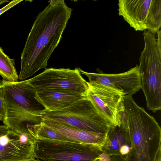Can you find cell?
<instances>
[{
  "label": "cell",
  "mask_w": 161,
  "mask_h": 161,
  "mask_svg": "<svg viewBox=\"0 0 161 161\" xmlns=\"http://www.w3.org/2000/svg\"><path fill=\"white\" fill-rule=\"evenodd\" d=\"M81 74L88 78L89 82H95L115 89L125 96H132L141 88L138 66L124 72L114 74L105 73L97 69L98 73L85 71L78 68Z\"/></svg>",
  "instance_id": "10"
},
{
  "label": "cell",
  "mask_w": 161,
  "mask_h": 161,
  "mask_svg": "<svg viewBox=\"0 0 161 161\" xmlns=\"http://www.w3.org/2000/svg\"><path fill=\"white\" fill-rule=\"evenodd\" d=\"M52 7H54L60 5H64L65 3L64 0H50L48 1Z\"/></svg>",
  "instance_id": "20"
},
{
  "label": "cell",
  "mask_w": 161,
  "mask_h": 161,
  "mask_svg": "<svg viewBox=\"0 0 161 161\" xmlns=\"http://www.w3.org/2000/svg\"><path fill=\"white\" fill-rule=\"evenodd\" d=\"M31 134L32 137L36 140L39 139H46L73 142L59 132L47 126L43 121L32 126Z\"/></svg>",
  "instance_id": "15"
},
{
  "label": "cell",
  "mask_w": 161,
  "mask_h": 161,
  "mask_svg": "<svg viewBox=\"0 0 161 161\" xmlns=\"http://www.w3.org/2000/svg\"><path fill=\"white\" fill-rule=\"evenodd\" d=\"M2 80L0 79V84ZM6 113L5 106L2 91L0 88V121L3 120Z\"/></svg>",
  "instance_id": "18"
},
{
  "label": "cell",
  "mask_w": 161,
  "mask_h": 161,
  "mask_svg": "<svg viewBox=\"0 0 161 161\" xmlns=\"http://www.w3.org/2000/svg\"><path fill=\"white\" fill-rule=\"evenodd\" d=\"M36 158L43 161H95L103 153L101 147L77 142L37 139Z\"/></svg>",
  "instance_id": "6"
},
{
  "label": "cell",
  "mask_w": 161,
  "mask_h": 161,
  "mask_svg": "<svg viewBox=\"0 0 161 161\" xmlns=\"http://www.w3.org/2000/svg\"><path fill=\"white\" fill-rule=\"evenodd\" d=\"M23 1L22 0H14L11 1L8 4L0 9V15Z\"/></svg>",
  "instance_id": "19"
},
{
  "label": "cell",
  "mask_w": 161,
  "mask_h": 161,
  "mask_svg": "<svg viewBox=\"0 0 161 161\" xmlns=\"http://www.w3.org/2000/svg\"><path fill=\"white\" fill-rule=\"evenodd\" d=\"M36 92L71 91L87 94L88 86L78 68H49L26 80Z\"/></svg>",
  "instance_id": "8"
},
{
  "label": "cell",
  "mask_w": 161,
  "mask_h": 161,
  "mask_svg": "<svg viewBox=\"0 0 161 161\" xmlns=\"http://www.w3.org/2000/svg\"><path fill=\"white\" fill-rule=\"evenodd\" d=\"M125 145L131 147L128 129L120 122L112 125L108 133L106 142L102 147L103 152L109 155H119L120 148Z\"/></svg>",
  "instance_id": "14"
},
{
  "label": "cell",
  "mask_w": 161,
  "mask_h": 161,
  "mask_svg": "<svg viewBox=\"0 0 161 161\" xmlns=\"http://www.w3.org/2000/svg\"><path fill=\"white\" fill-rule=\"evenodd\" d=\"M144 46L138 66L141 88L147 107L153 112L161 109V41L146 30L143 33Z\"/></svg>",
  "instance_id": "4"
},
{
  "label": "cell",
  "mask_w": 161,
  "mask_h": 161,
  "mask_svg": "<svg viewBox=\"0 0 161 161\" xmlns=\"http://www.w3.org/2000/svg\"><path fill=\"white\" fill-rule=\"evenodd\" d=\"M95 161H127L125 158L121 155L110 156L103 152Z\"/></svg>",
  "instance_id": "17"
},
{
  "label": "cell",
  "mask_w": 161,
  "mask_h": 161,
  "mask_svg": "<svg viewBox=\"0 0 161 161\" xmlns=\"http://www.w3.org/2000/svg\"><path fill=\"white\" fill-rule=\"evenodd\" d=\"M118 14L136 31L155 34L161 27V0H119Z\"/></svg>",
  "instance_id": "7"
},
{
  "label": "cell",
  "mask_w": 161,
  "mask_h": 161,
  "mask_svg": "<svg viewBox=\"0 0 161 161\" xmlns=\"http://www.w3.org/2000/svg\"><path fill=\"white\" fill-rule=\"evenodd\" d=\"M9 1L7 0H0V5L4 3L8 2Z\"/></svg>",
  "instance_id": "23"
},
{
  "label": "cell",
  "mask_w": 161,
  "mask_h": 161,
  "mask_svg": "<svg viewBox=\"0 0 161 161\" xmlns=\"http://www.w3.org/2000/svg\"><path fill=\"white\" fill-rule=\"evenodd\" d=\"M40 115L42 119L54 121L81 130L101 134L108 133L112 125L99 113L87 97L61 110L50 111L44 109Z\"/></svg>",
  "instance_id": "5"
},
{
  "label": "cell",
  "mask_w": 161,
  "mask_h": 161,
  "mask_svg": "<svg viewBox=\"0 0 161 161\" xmlns=\"http://www.w3.org/2000/svg\"><path fill=\"white\" fill-rule=\"evenodd\" d=\"M157 161H161L160 160H158Z\"/></svg>",
  "instance_id": "24"
},
{
  "label": "cell",
  "mask_w": 161,
  "mask_h": 161,
  "mask_svg": "<svg viewBox=\"0 0 161 161\" xmlns=\"http://www.w3.org/2000/svg\"><path fill=\"white\" fill-rule=\"evenodd\" d=\"M5 108L4 125L10 130L32 137V127L42 121L40 113L45 108L36 100L34 88L24 80L0 84Z\"/></svg>",
  "instance_id": "3"
},
{
  "label": "cell",
  "mask_w": 161,
  "mask_h": 161,
  "mask_svg": "<svg viewBox=\"0 0 161 161\" xmlns=\"http://www.w3.org/2000/svg\"><path fill=\"white\" fill-rule=\"evenodd\" d=\"M72 9L65 4L52 7L48 5L34 21L21 57L19 79L24 80L41 69L58 44Z\"/></svg>",
  "instance_id": "1"
},
{
  "label": "cell",
  "mask_w": 161,
  "mask_h": 161,
  "mask_svg": "<svg viewBox=\"0 0 161 161\" xmlns=\"http://www.w3.org/2000/svg\"><path fill=\"white\" fill-rule=\"evenodd\" d=\"M36 141L10 130L0 137V161H19L36 158Z\"/></svg>",
  "instance_id": "11"
},
{
  "label": "cell",
  "mask_w": 161,
  "mask_h": 161,
  "mask_svg": "<svg viewBox=\"0 0 161 161\" xmlns=\"http://www.w3.org/2000/svg\"><path fill=\"white\" fill-rule=\"evenodd\" d=\"M87 97L108 122L116 125L125 95L115 89L95 82H87Z\"/></svg>",
  "instance_id": "9"
},
{
  "label": "cell",
  "mask_w": 161,
  "mask_h": 161,
  "mask_svg": "<svg viewBox=\"0 0 161 161\" xmlns=\"http://www.w3.org/2000/svg\"><path fill=\"white\" fill-rule=\"evenodd\" d=\"M9 130V129L5 125H0V137L6 134Z\"/></svg>",
  "instance_id": "21"
},
{
  "label": "cell",
  "mask_w": 161,
  "mask_h": 161,
  "mask_svg": "<svg viewBox=\"0 0 161 161\" xmlns=\"http://www.w3.org/2000/svg\"><path fill=\"white\" fill-rule=\"evenodd\" d=\"M43 161L42 160L39 159L38 158L36 159L35 158H31L30 159H28L27 160H21V161Z\"/></svg>",
  "instance_id": "22"
},
{
  "label": "cell",
  "mask_w": 161,
  "mask_h": 161,
  "mask_svg": "<svg viewBox=\"0 0 161 161\" xmlns=\"http://www.w3.org/2000/svg\"><path fill=\"white\" fill-rule=\"evenodd\" d=\"M47 126L59 132L73 142L102 147L106 141L108 133L101 134L87 131L57 121L42 119Z\"/></svg>",
  "instance_id": "12"
},
{
  "label": "cell",
  "mask_w": 161,
  "mask_h": 161,
  "mask_svg": "<svg viewBox=\"0 0 161 161\" xmlns=\"http://www.w3.org/2000/svg\"><path fill=\"white\" fill-rule=\"evenodd\" d=\"M121 119L129 133L130 151L127 161H156L161 151V129L153 116L139 106L132 96L123 97Z\"/></svg>",
  "instance_id": "2"
},
{
  "label": "cell",
  "mask_w": 161,
  "mask_h": 161,
  "mask_svg": "<svg viewBox=\"0 0 161 161\" xmlns=\"http://www.w3.org/2000/svg\"><path fill=\"white\" fill-rule=\"evenodd\" d=\"M87 97V94L71 91L36 92L35 98L44 108L50 111L61 110Z\"/></svg>",
  "instance_id": "13"
},
{
  "label": "cell",
  "mask_w": 161,
  "mask_h": 161,
  "mask_svg": "<svg viewBox=\"0 0 161 161\" xmlns=\"http://www.w3.org/2000/svg\"><path fill=\"white\" fill-rule=\"evenodd\" d=\"M0 75L3 79L9 82H17L19 79L15 66L14 59L10 58L0 47Z\"/></svg>",
  "instance_id": "16"
}]
</instances>
